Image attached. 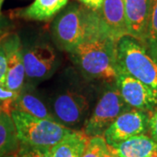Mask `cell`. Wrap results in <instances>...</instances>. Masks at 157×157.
Masks as SVG:
<instances>
[{"instance_id": "obj_9", "label": "cell", "mask_w": 157, "mask_h": 157, "mask_svg": "<svg viewBox=\"0 0 157 157\" xmlns=\"http://www.w3.org/2000/svg\"><path fill=\"white\" fill-rule=\"evenodd\" d=\"M115 85L125 102L134 109L152 112L157 107V95L147 86L117 67Z\"/></svg>"}, {"instance_id": "obj_14", "label": "cell", "mask_w": 157, "mask_h": 157, "mask_svg": "<svg viewBox=\"0 0 157 157\" xmlns=\"http://www.w3.org/2000/svg\"><path fill=\"white\" fill-rule=\"evenodd\" d=\"M107 150L117 157H157V144L145 134L114 145L107 144Z\"/></svg>"}, {"instance_id": "obj_26", "label": "cell", "mask_w": 157, "mask_h": 157, "mask_svg": "<svg viewBox=\"0 0 157 157\" xmlns=\"http://www.w3.org/2000/svg\"><path fill=\"white\" fill-rule=\"evenodd\" d=\"M4 0H0V10H1V6H2V4H3Z\"/></svg>"}, {"instance_id": "obj_24", "label": "cell", "mask_w": 157, "mask_h": 157, "mask_svg": "<svg viewBox=\"0 0 157 157\" xmlns=\"http://www.w3.org/2000/svg\"><path fill=\"white\" fill-rule=\"evenodd\" d=\"M79 1L82 3V5L86 6L87 8L96 11L100 10L101 4L103 2V0H79Z\"/></svg>"}, {"instance_id": "obj_17", "label": "cell", "mask_w": 157, "mask_h": 157, "mask_svg": "<svg viewBox=\"0 0 157 157\" xmlns=\"http://www.w3.org/2000/svg\"><path fill=\"white\" fill-rule=\"evenodd\" d=\"M19 142L11 113L0 110V156L16 151Z\"/></svg>"}, {"instance_id": "obj_10", "label": "cell", "mask_w": 157, "mask_h": 157, "mask_svg": "<svg viewBox=\"0 0 157 157\" xmlns=\"http://www.w3.org/2000/svg\"><path fill=\"white\" fill-rule=\"evenodd\" d=\"M6 56V75L5 84L11 91L19 93L24 86L25 72L23 61V50L16 34L11 35L1 44Z\"/></svg>"}, {"instance_id": "obj_25", "label": "cell", "mask_w": 157, "mask_h": 157, "mask_svg": "<svg viewBox=\"0 0 157 157\" xmlns=\"http://www.w3.org/2000/svg\"><path fill=\"white\" fill-rule=\"evenodd\" d=\"M103 157H117V156H114V155H111L110 153H108L107 150V151L105 152V154H104Z\"/></svg>"}, {"instance_id": "obj_13", "label": "cell", "mask_w": 157, "mask_h": 157, "mask_svg": "<svg viewBox=\"0 0 157 157\" xmlns=\"http://www.w3.org/2000/svg\"><path fill=\"white\" fill-rule=\"evenodd\" d=\"M98 12L107 34L114 41L128 35L124 0H103Z\"/></svg>"}, {"instance_id": "obj_16", "label": "cell", "mask_w": 157, "mask_h": 157, "mask_svg": "<svg viewBox=\"0 0 157 157\" xmlns=\"http://www.w3.org/2000/svg\"><path fill=\"white\" fill-rule=\"evenodd\" d=\"M68 0H35L20 11V16L32 20L45 21L51 19L67 6Z\"/></svg>"}, {"instance_id": "obj_12", "label": "cell", "mask_w": 157, "mask_h": 157, "mask_svg": "<svg viewBox=\"0 0 157 157\" xmlns=\"http://www.w3.org/2000/svg\"><path fill=\"white\" fill-rule=\"evenodd\" d=\"M1 110L9 113L16 110L39 119L54 121L49 107L32 89L25 90L22 88L15 100L1 103Z\"/></svg>"}, {"instance_id": "obj_28", "label": "cell", "mask_w": 157, "mask_h": 157, "mask_svg": "<svg viewBox=\"0 0 157 157\" xmlns=\"http://www.w3.org/2000/svg\"><path fill=\"white\" fill-rule=\"evenodd\" d=\"M12 157H19L18 155H14V156H12Z\"/></svg>"}, {"instance_id": "obj_11", "label": "cell", "mask_w": 157, "mask_h": 157, "mask_svg": "<svg viewBox=\"0 0 157 157\" xmlns=\"http://www.w3.org/2000/svg\"><path fill=\"white\" fill-rule=\"evenodd\" d=\"M151 0H124L128 35L144 45Z\"/></svg>"}, {"instance_id": "obj_1", "label": "cell", "mask_w": 157, "mask_h": 157, "mask_svg": "<svg viewBox=\"0 0 157 157\" xmlns=\"http://www.w3.org/2000/svg\"><path fill=\"white\" fill-rule=\"evenodd\" d=\"M70 55L86 79L115 82L118 74L116 41L106 31L85 40Z\"/></svg>"}, {"instance_id": "obj_2", "label": "cell", "mask_w": 157, "mask_h": 157, "mask_svg": "<svg viewBox=\"0 0 157 157\" xmlns=\"http://www.w3.org/2000/svg\"><path fill=\"white\" fill-rule=\"evenodd\" d=\"M102 31L106 29L99 12L76 3L65 8L52 25L55 45L69 53L85 40Z\"/></svg>"}, {"instance_id": "obj_20", "label": "cell", "mask_w": 157, "mask_h": 157, "mask_svg": "<svg viewBox=\"0 0 157 157\" xmlns=\"http://www.w3.org/2000/svg\"><path fill=\"white\" fill-rule=\"evenodd\" d=\"M19 157H52L51 147H33L21 144L18 150Z\"/></svg>"}, {"instance_id": "obj_6", "label": "cell", "mask_w": 157, "mask_h": 157, "mask_svg": "<svg viewBox=\"0 0 157 157\" xmlns=\"http://www.w3.org/2000/svg\"><path fill=\"white\" fill-rule=\"evenodd\" d=\"M132 109L121 97L116 85L108 86L97 101L86 121L82 131L89 137L103 135L107 128L121 113Z\"/></svg>"}, {"instance_id": "obj_22", "label": "cell", "mask_w": 157, "mask_h": 157, "mask_svg": "<svg viewBox=\"0 0 157 157\" xmlns=\"http://www.w3.org/2000/svg\"><path fill=\"white\" fill-rule=\"evenodd\" d=\"M19 93H16L10 90L5 83H0V103L5 101L15 100Z\"/></svg>"}, {"instance_id": "obj_23", "label": "cell", "mask_w": 157, "mask_h": 157, "mask_svg": "<svg viewBox=\"0 0 157 157\" xmlns=\"http://www.w3.org/2000/svg\"><path fill=\"white\" fill-rule=\"evenodd\" d=\"M6 75V56L5 51L0 45V83H5Z\"/></svg>"}, {"instance_id": "obj_18", "label": "cell", "mask_w": 157, "mask_h": 157, "mask_svg": "<svg viewBox=\"0 0 157 157\" xmlns=\"http://www.w3.org/2000/svg\"><path fill=\"white\" fill-rule=\"evenodd\" d=\"M144 45L154 56L157 57V0H151Z\"/></svg>"}, {"instance_id": "obj_29", "label": "cell", "mask_w": 157, "mask_h": 157, "mask_svg": "<svg viewBox=\"0 0 157 157\" xmlns=\"http://www.w3.org/2000/svg\"><path fill=\"white\" fill-rule=\"evenodd\" d=\"M0 110H1V107H0Z\"/></svg>"}, {"instance_id": "obj_4", "label": "cell", "mask_w": 157, "mask_h": 157, "mask_svg": "<svg viewBox=\"0 0 157 157\" xmlns=\"http://www.w3.org/2000/svg\"><path fill=\"white\" fill-rule=\"evenodd\" d=\"M92 96L78 86H68L56 91L49 101L54 121L68 128L77 130L89 117Z\"/></svg>"}, {"instance_id": "obj_7", "label": "cell", "mask_w": 157, "mask_h": 157, "mask_svg": "<svg viewBox=\"0 0 157 157\" xmlns=\"http://www.w3.org/2000/svg\"><path fill=\"white\" fill-rule=\"evenodd\" d=\"M150 112L130 109L119 115L103 134L107 145H114L148 131Z\"/></svg>"}, {"instance_id": "obj_21", "label": "cell", "mask_w": 157, "mask_h": 157, "mask_svg": "<svg viewBox=\"0 0 157 157\" xmlns=\"http://www.w3.org/2000/svg\"><path fill=\"white\" fill-rule=\"evenodd\" d=\"M148 132L150 133L152 140L157 144V107L150 112Z\"/></svg>"}, {"instance_id": "obj_19", "label": "cell", "mask_w": 157, "mask_h": 157, "mask_svg": "<svg viewBox=\"0 0 157 157\" xmlns=\"http://www.w3.org/2000/svg\"><path fill=\"white\" fill-rule=\"evenodd\" d=\"M107 151V142L103 135H98L90 138L84 154L81 157H103Z\"/></svg>"}, {"instance_id": "obj_15", "label": "cell", "mask_w": 157, "mask_h": 157, "mask_svg": "<svg viewBox=\"0 0 157 157\" xmlns=\"http://www.w3.org/2000/svg\"><path fill=\"white\" fill-rule=\"evenodd\" d=\"M90 138L83 131L73 130L51 147L52 157H81Z\"/></svg>"}, {"instance_id": "obj_8", "label": "cell", "mask_w": 157, "mask_h": 157, "mask_svg": "<svg viewBox=\"0 0 157 157\" xmlns=\"http://www.w3.org/2000/svg\"><path fill=\"white\" fill-rule=\"evenodd\" d=\"M23 50V61L25 76L33 81L49 78L58 67L59 61L52 46L39 43Z\"/></svg>"}, {"instance_id": "obj_5", "label": "cell", "mask_w": 157, "mask_h": 157, "mask_svg": "<svg viewBox=\"0 0 157 157\" xmlns=\"http://www.w3.org/2000/svg\"><path fill=\"white\" fill-rule=\"evenodd\" d=\"M11 115L21 144L52 147L73 130L55 121L39 119L28 113L13 110Z\"/></svg>"}, {"instance_id": "obj_27", "label": "cell", "mask_w": 157, "mask_h": 157, "mask_svg": "<svg viewBox=\"0 0 157 157\" xmlns=\"http://www.w3.org/2000/svg\"><path fill=\"white\" fill-rule=\"evenodd\" d=\"M0 157H12V156H7V155H5V156H0Z\"/></svg>"}, {"instance_id": "obj_3", "label": "cell", "mask_w": 157, "mask_h": 157, "mask_svg": "<svg viewBox=\"0 0 157 157\" xmlns=\"http://www.w3.org/2000/svg\"><path fill=\"white\" fill-rule=\"evenodd\" d=\"M117 67L147 86L157 95V57L131 36L116 42Z\"/></svg>"}]
</instances>
